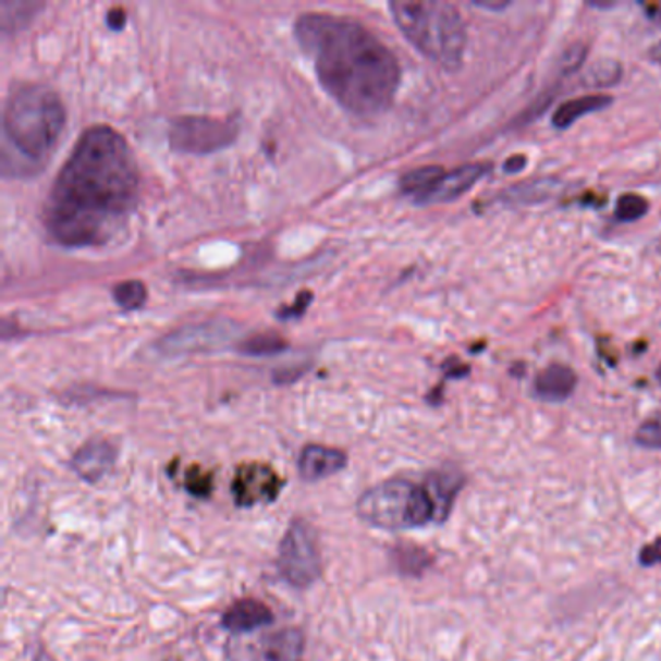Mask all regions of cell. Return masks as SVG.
<instances>
[{
  "instance_id": "cell-1",
  "label": "cell",
  "mask_w": 661,
  "mask_h": 661,
  "mask_svg": "<svg viewBox=\"0 0 661 661\" xmlns=\"http://www.w3.org/2000/svg\"><path fill=\"white\" fill-rule=\"evenodd\" d=\"M138 200V166L115 128H86L45 200V228L64 247H103Z\"/></svg>"
},
{
  "instance_id": "cell-2",
  "label": "cell",
  "mask_w": 661,
  "mask_h": 661,
  "mask_svg": "<svg viewBox=\"0 0 661 661\" xmlns=\"http://www.w3.org/2000/svg\"><path fill=\"white\" fill-rule=\"evenodd\" d=\"M293 29L328 96L355 115H377L389 109L402 71L396 54L370 29L325 12L301 14Z\"/></svg>"
},
{
  "instance_id": "cell-3",
  "label": "cell",
  "mask_w": 661,
  "mask_h": 661,
  "mask_svg": "<svg viewBox=\"0 0 661 661\" xmlns=\"http://www.w3.org/2000/svg\"><path fill=\"white\" fill-rule=\"evenodd\" d=\"M392 19L402 36L419 53L446 72H458L467 47V27L460 10L442 0L390 2Z\"/></svg>"
},
{
  "instance_id": "cell-4",
  "label": "cell",
  "mask_w": 661,
  "mask_h": 661,
  "mask_svg": "<svg viewBox=\"0 0 661 661\" xmlns=\"http://www.w3.org/2000/svg\"><path fill=\"white\" fill-rule=\"evenodd\" d=\"M66 111L54 89L44 84H22L4 106V138L22 158L44 159L61 138Z\"/></svg>"
},
{
  "instance_id": "cell-5",
  "label": "cell",
  "mask_w": 661,
  "mask_h": 661,
  "mask_svg": "<svg viewBox=\"0 0 661 661\" xmlns=\"http://www.w3.org/2000/svg\"><path fill=\"white\" fill-rule=\"evenodd\" d=\"M355 512L372 528L390 531L424 528L431 522L441 524L429 489L406 477H392L367 489L357 499Z\"/></svg>"
},
{
  "instance_id": "cell-6",
  "label": "cell",
  "mask_w": 661,
  "mask_h": 661,
  "mask_svg": "<svg viewBox=\"0 0 661 661\" xmlns=\"http://www.w3.org/2000/svg\"><path fill=\"white\" fill-rule=\"evenodd\" d=\"M278 571L293 588L305 590L317 583L322 573V559L317 536L309 522L293 521L283 536L278 553Z\"/></svg>"
},
{
  "instance_id": "cell-7",
  "label": "cell",
  "mask_w": 661,
  "mask_h": 661,
  "mask_svg": "<svg viewBox=\"0 0 661 661\" xmlns=\"http://www.w3.org/2000/svg\"><path fill=\"white\" fill-rule=\"evenodd\" d=\"M238 134L237 121L221 117L183 115L169 123V146L181 154L206 156L231 146Z\"/></svg>"
},
{
  "instance_id": "cell-8",
  "label": "cell",
  "mask_w": 661,
  "mask_h": 661,
  "mask_svg": "<svg viewBox=\"0 0 661 661\" xmlns=\"http://www.w3.org/2000/svg\"><path fill=\"white\" fill-rule=\"evenodd\" d=\"M305 653V635L299 628L265 631L260 635L233 636L225 646L230 661H301Z\"/></svg>"
},
{
  "instance_id": "cell-9",
  "label": "cell",
  "mask_w": 661,
  "mask_h": 661,
  "mask_svg": "<svg viewBox=\"0 0 661 661\" xmlns=\"http://www.w3.org/2000/svg\"><path fill=\"white\" fill-rule=\"evenodd\" d=\"M285 486L280 474L268 464L262 462H248L237 467L233 481H231V494L237 506L248 509L256 504L273 503Z\"/></svg>"
},
{
  "instance_id": "cell-10",
  "label": "cell",
  "mask_w": 661,
  "mask_h": 661,
  "mask_svg": "<svg viewBox=\"0 0 661 661\" xmlns=\"http://www.w3.org/2000/svg\"><path fill=\"white\" fill-rule=\"evenodd\" d=\"M493 166L487 161H474V163H464L460 168L452 171H444L431 188L419 196L415 204H442L452 203L460 196L466 195L467 191H472L474 185H477L487 173H491Z\"/></svg>"
},
{
  "instance_id": "cell-11",
  "label": "cell",
  "mask_w": 661,
  "mask_h": 661,
  "mask_svg": "<svg viewBox=\"0 0 661 661\" xmlns=\"http://www.w3.org/2000/svg\"><path fill=\"white\" fill-rule=\"evenodd\" d=\"M231 328L223 327L220 320L213 322H203V325H191V327L181 328L173 334L166 335L159 342V350L168 355H179V353L206 352L218 345L223 344L230 338Z\"/></svg>"
},
{
  "instance_id": "cell-12",
  "label": "cell",
  "mask_w": 661,
  "mask_h": 661,
  "mask_svg": "<svg viewBox=\"0 0 661 661\" xmlns=\"http://www.w3.org/2000/svg\"><path fill=\"white\" fill-rule=\"evenodd\" d=\"M117 462V449L103 439H91L79 446L71 460L72 472L86 483L94 486L113 469Z\"/></svg>"
},
{
  "instance_id": "cell-13",
  "label": "cell",
  "mask_w": 661,
  "mask_h": 661,
  "mask_svg": "<svg viewBox=\"0 0 661 661\" xmlns=\"http://www.w3.org/2000/svg\"><path fill=\"white\" fill-rule=\"evenodd\" d=\"M273 617L272 609L266 605L265 601L255 600V598H245L238 600L231 605L223 617H221V626L233 633L235 636L250 635L258 628L272 625Z\"/></svg>"
},
{
  "instance_id": "cell-14",
  "label": "cell",
  "mask_w": 661,
  "mask_h": 661,
  "mask_svg": "<svg viewBox=\"0 0 661 661\" xmlns=\"http://www.w3.org/2000/svg\"><path fill=\"white\" fill-rule=\"evenodd\" d=\"M578 387V377L571 367L563 363H551L538 372L534 380V394L541 402L561 404L573 396Z\"/></svg>"
},
{
  "instance_id": "cell-15",
  "label": "cell",
  "mask_w": 661,
  "mask_h": 661,
  "mask_svg": "<svg viewBox=\"0 0 661 661\" xmlns=\"http://www.w3.org/2000/svg\"><path fill=\"white\" fill-rule=\"evenodd\" d=\"M347 466L345 452L322 444H307L301 450L299 474L305 481H320Z\"/></svg>"
},
{
  "instance_id": "cell-16",
  "label": "cell",
  "mask_w": 661,
  "mask_h": 661,
  "mask_svg": "<svg viewBox=\"0 0 661 661\" xmlns=\"http://www.w3.org/2000/svg\"><path fill=\"white\" fill-rule=\"evenodd\" d=\"M424 483L437 504L439 521H446L454 509L456 497L466 486V476L460 469H437L425 476Z\"/></svg>"
},
{
  "instance_id": "cell-17",
  "label": "cell",
  "mask_w": 661,
  "mask_h": 661,
  "mask_svg": "<svg viewBox=\"0 0 661 661\" xmlns=\"http://www.w3.org/2000/svg\"><path fill=\"white\" fill-rule=\"evenodd\" d=\"M563 188V181L556 176H538L518 185H512L501 193L499 200L512 206H534L551 200Z\"/></svg>"
},
{
  "instance_id": "cell-18",
  "label": "cell",
  "mask_w": 661,
  "mask_h": 661,
  "mask_svg": "<svg viewBox=\"0 0 661 661\" xmlns=\"http://www.w3.org/2000/svg\"><path fill=\"white\" fill-rule=\"evenodd\" d=\"M611 103H613V98L608 94H586L578 98L566 99L564 103L556 107L555 113L551 117V123L559 131H564V128H571L578 119L603 111Z\"/></svg>"
},
{
  "instance_id": "cell-19",
  "label": "cell",
  "mask_w": 661,
  "mask_h": 661,
  "mask_svg": "<svg viewBox=\"0 0 661 661\" xmlns=\"http://www.w3.org/2000/svg\"><path fill=\"white\" fill-rule=\"evenodd\" d=\"M390 556H392V564L397 573L402 576H412V578L421 576L427 568H431L432 561H434L427 549L409 546V543L394 547Z\"/></svg>"
},
{
  "instance_id": "cell-20",
  "label": "cell",
  "mask_w": 661,
  "mask_h": 661,
  "mask_svg": "<svg viewBox=\"0 0 661 661\" xmlns=\"http://www.w3.org/2000/svg\"><path fill=\"white\" fill-rule=\"evenodd\" d=\"M446 169L441 166H425V168L412 169L406 175L400 179V191L409 196L412 200H417L419 196L431 188L432 183L444 173Z\"/></svg>"
},
{
  "instance_id": "cell-21",
  "label": "cell",
  "mask_w": 661,
  "mask_h": 661,
  "mask_svg": "<svg viewBox=\"0 0 661 661\" xmlns=\"http://www.w3.org/2000/svg\"><path fill=\"white\" fill-rule=\"evenodd\" d=\"M623 78V66L621 62L613 59H600L593 62L588 71L583 74V84L586 88L603 89L615 86Z\"/></svg>"
},
{
  "instance_id": "cell-22",
  "label": "cell",
  "mask_w": 661,
  "mask_h": 661,
  "mask_svg": "<svg viewBox=\"0 0 661 661\" xmlns=\"http://www.w3.org/2000/svg\"><path fill=\"white\" fill-rule=\"evenodd\" d=\"M39 9H44L41 2H10V0H2L0 2L2 32L4 34H12L14 29L26 26L27 22L36 16V12Z\"/></svg>"
},
{
  "instance_id": "cell-23",
  "label": "cell",
  "mask_w": 661,
  "mask_h": 661,
  "mask_svg": "<svg viewBox=\"0 0 661 661\" xmlns=\"http://www.w3.org/2000/svg\"><path fill=\"white\" fill-rule=\"evenodd\" d=\"M113 299L123 310H138L148 299V290L140 280L117 283L113 287Z\"/></svg>"
},
{
  "instance_id": "cell-24",
  "label": "cell",
  "mask_w": 661,
  "mask_h": 661,
  "mask_svg": "<svg viewBox=\"0 0 661 661\" xmlns=\"http://www.w3.org/2000/svg\"><path fill=\"white\" fill-rule=\"evenodd\" d=\"M285 347H287V342L283 340L282 335L270 334V332L253 335L238 345V350L248 355H273V353L283 352Z\"/></svg>"
},
{
  "instance_id": "cell-25",
  "label": "cell",
  "mask_w": 661,
  "mask_h": 661,
  "mask_svg": "<svg viewBox=\"0 0 661 661\" xmlns=\"http://www.w3.org/2000/svg\"><path fill=\"white\" fill-rule=\"evenodd\" d=\"M650 210V203L636 193H626L617 198L615 218L619 221H638Z\"/></svg>"
},
{
  "instance_id": "cell-26",
  "label": "cell",
  "mask_w": 661,
  "mask_h": 661,
  "mask_svg": "<svg viewBox=\"0 0 661 661\" xmlns=\"http://www.w3.org/2000/svg\"><path fill=\"white\" fill-rule=\"evenodd\" d=\"M635 442L642 449L661 450V412L640 424L635 432Z\"/></svg>"
},
{
  "instance_id": "cell-27",
  "label": "cell",
  "mask_w": 661,
  "mask_h": 661,
  "mask_svg": "<svg viewBox=\"0 0 661 661\" xmlns=\"http://www.w3.org/2000/svg\"><path fill=\"white\" fill-rule=\"evenodd\" d=\"M586 59H588V47L584 44H574L564 51L559 66H561V72L568 76V74L580 71Z\"/></svg>"
},
{
  "instance_id": "cell-28",
  "label": "cell",
  "mask_w": 661,
  "mask_h": 661,
  "mask_svg": "<svg viewBox=\"0 0 661 661\" xmlns=\"http://www.w3.org/2000/svg\"><path fill=\"white\" fill-rule=\"evenodd\" d=\"M185 486L186 491L195 494V497H208L212 493L213 476L212 474H204L203 469H198V467H193L186 474Z\"/></svg>"
},
{
  "instance_id": "cell-29",
  "label": "cell",
  "mask_w": 661,
  "mask_h": 661,
  "mask_svg": "<svg viewBox=\"0 0 661 661\" xmlns=\"http://www.w3.org/2000/svg\"><path fill=\"white\" fill-rule=\"evenodd\" d=\"M661 563V536L653 539L648 546H644L638 553V564L644 568H652Z\"/></svg>"
},
{
  "instance_id": "cell-30",
  "label": "cell",
  "mask_w": 661,
  "mask_h": 661,
  "mask_svg": "<svg viewBox=\"0 0 661 661\" xmlns=\"http://www.w3.org/2000/svg\"><path fill=\"white\" fill-rule=\"evenodd\" d=\"M310 301H313V293L303 292L301 293L299 297H297V301L293 303V305L280 310V313H278V317L285 318V320H287V318L301 317V315L307 310V307H309Z\"/></svg>"
},
{
  "instance_id": "cell-31",
  "label": "cell",
  "mask_w": 661,
  "mask_h": 661,
  "mask_svg": "<svg viewBox=\"0 0 661 661\" xmlns=\"http://www.w3.org/2000/svg\"><path fill=\"white\" fill-rule=\"evenodd\" d=\"M526 168H528V156H524V154H512L511 158L503 163V171L509 175H516Z\"/></svg>"
},
{
  "instance_id": "cell-32",
  "label": "cell",
  "mask_w": 661,
  "mask_h": 661,
  "mask_svg": "<svg viewBox=\"0 0 661 661\" xmlns=\"http://www.w3.org/2000/svg\"><path fill=\"white\" fill-rule=\"evenodd\" d=\"M472 4L476 9L487 10V12H503L511 7L512 2L511 0H474Z\"/></svg>"
},
{
  "instance_id": "cell-33",
  "label": "cell",
  "mask_w": 661,
  "mask_h": 661,
  "mask_svg": "<svg viewBox=\"0 0 661 661\" xmlns=\"http://www.w3.org/2000/svg\"><path fill=\"white\" fill-rule=\"evenodd\" d=\"M126 12L123 9H111L107 12V24L111 29H123Z\"/></svg>"
},
{
  "instance_id": "cell-34",
  "label": "cell",
  "mask_w": 661,
  "mask_h": 661,
  "mask_svg": "<svg viewBox=\"0 0 661 661\" xmlns=\"http://www.w3.org/2000/svg\"><path fill=\"white\" fill-rule=\"evenodd\" d=\"M648 57H650L656 64H661V41H658V44H653L652 47H650Z\"/></svg>"
},
{
  "instance_id": "cell-35",
  "label": "cell",
  "mask_w": 661,
  "mask_h": 661,
  "mask_svg": "<svg viewBox=\"0 0 661 661\" xmlns=\"http://www.w3.org/2000/svg\"><path fill=\"white\" fill-rule=\"evenodd\" d=\"M650 19H653L658 24H661V2L660 4H656L653 9H650Z\"/></svg>"
},
{
  "instance_id": "cell-36",
  "label": "cell",
  "mask_w": 661,
  "mask_h": 661,
  "mask_svg": "<svg viewBox=\"0 0 661 661\" xmlns=\"http://www.w3.org/2000/svg\"><path fill=\"white\" fill-rule=\"evenodd\" d=\"M590 7H593V9H613L615 4L613 2H590Z\"/></svg>"
},
{
  "instance_id": "cell-37",
  "label": "cell",
  "mask_w": 661,
  "mask_h": 661,
  "mask_svg": "<svg viewBox=\"0 0 661 661\" xmlns=\"http://www.w3.org/2000/svg\"><path fill=\"white\" fill-rule=\"evenodd\" d=\"M34 661H53V660H51V658H49V656H47V653H45L44 650H39V652H37L36 660H34Z\"/></svg>"
},
{
  "instance_id": "cell-38",
  "label": "cell",
  "mask_w": 661,
  "mask_h": 661,
  "mask_svg": "<svg viewBox=\"0 0 661 661\" xmlns=\"http://www.w3.org/2000/svg\"><path fill=\"white\" fill-rule=\"evenodd\" d=\"M656 379H658V382L661 384V365L656 369Z\"/></svg>"
}]
</instances>
